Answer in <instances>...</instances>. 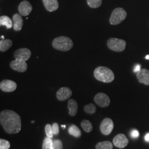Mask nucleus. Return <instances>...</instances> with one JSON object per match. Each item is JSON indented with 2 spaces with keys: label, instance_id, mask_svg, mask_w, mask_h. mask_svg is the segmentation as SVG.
I'll return each mask as SVG.
<instances>
[{
  "label": "nucleus",
  "instance_id": "nucleus-3",
  "mask_svg": "<svg viewBox=\"0 0 149 149\" xmlns=\"http://www.w3.org/2000/svg\"><path fill=\"white\" fill-rule=\"evenodd\" d=\"M74 45V43L71 38L61 36L55 38L52 42V46L55 49L61 52H68L71 50Z\"/></svg>",
  "mask_w": 149,
  "mask_h": 149
},
{
  "label": "nucleus",
  "instance_id": "nucleus-27",
  "mask_svg": "<svg viewBox=\"0 0 149 149\" xmlns=\"http://www.w3.org/2000/svg\"><path fill=\"white\" fill-rule=\"evenodd\" d=\"M11 146L10 143L5 139H0V149H10Z\"/></svg>",
  "mask_w": 149,
  "mask_h": 149
},
{
  "label": "nucleus",
  "instance_id": "nucleus-17",
  "mask_svg": "<svg viewBox=\"0 0 149 149\" xmlns=\"http://www.w3.org/2000/svg\"><path fill=\"white\" fill-rule=\"evenodd\" d=\"M68 108L69 109V114L71 116H75L78 111V104L74 100L71 99L68 101Z\"/></svg>",
  "mask_w": 149,
  "mask_h": 149
},
{
  "label": "nucleus",
  "instance_id": "nucleus-8",
  "mask_svg": "<svg viewBox=\"0 0 149 149\" xmlns=\"http://www.w3.org/2000/svg\"><path fill=\"white\" fill-rule=\"evenodd\" d=\"M94 101L98 106L106 108L110 104V99L108 96L104 93H98L94 97Z\"/></svg>",
  "mask_w": 149,
  "mask_h": 149
},
{
  "label": "nucleus",
  "instance_id": "nucleus-25",
  "mask_svg": "<svg viewBox=\"0 0 149 149\" xmlns=\"http://www.w3.org/2000/svg\"><path fill=\"white\" fill-rule=\"evenodd\" d=\"M84 111L87 114H93L96 112V106L93 103L88 104L84 107Z\"/></svg>",
  "mask_w": 149,
  "mask_h": 149
},
{
  "label": "nucleus",
  "instance_id": "nucleus-20",
  "mask_svg": "<svg viewBox=\"0 0 149 149\" xmlns=\"http://www.w3.org/2000/svg\"><path fill=\"white\" fill-rule=\"evenodd\" d=\"M68 132L70 135L75 138H79L81 136V132L80 129L75 125H72L68 129Z\"/></svg>",
  "mask_w": 149,
  "mask_h": 149
},
{
  "label": "nucleus",
  "instance_id": "nucleus-1",
  "mask_svg": "<svg viewBox=\"0 0 149 149\" xmlns=\"http://www.w3.org/2000/svg\"><path fill=\"white\" fill-rule=\"evenodd\" d=\"M0 123L4 130L9 134L18 133L21 130V119L16 112L6 109L0 113Z\"/></svg>",
  "mask_w": 149,
  "mask_h": 149
},
{
  "label": "nucleus",
  "instance_id": "nucleus-9",
  "mask_svg": "<svg viewBox=\"0 0 149 149\" xmlns=\"http://www.w3.org/2000/svg\"><path fill=\"white\" fill-rule=\"evenodd\" d=\"M113 145L119 149L126 147L129 143V140L123 134H119L116 135L113 140Z\"/></svg>",
  "mask_w": 149,
  "mask_h": 149
},
{
  "label": "nucleus",
  "instance_id": "nucleus-11",
  "mask_svg": "<svg viewBox=\"0 0 149 149\" xmlns=\"http://www.w3.org/2000/svg\"><path fill=\"white\" fill-rule=\"evenodd\" d=\"M17 84L10 80H3L0 83V89L5 92H12L16 90Z\"/></svg>",
  "mask_w": 149,
  "mask_h": 149
},
{
  "label": "nucleus",
  "instance_id": "nucleus-18",
  "mask_svg": "<svg viewBox=\"0 0 149 149\" xmlns=\"http://www.w3.org/2000/svg\"><path fill=\"white\" fill-rule=\"evenodd\" d=\"M1 26H5L7 29H11L13 27V23L11 18L7 16H1L0 17Z\"/></svg>",
  "mask_w": 149,
  "mask_h": 149
},
{
  "label": "nucleus",
  "instance_id": "nucleus-6",
  "mask_svg": "<svg viewBox=\"0 0 149 149\" xmlns=\"http://www.w3.org/2000/svg\"><path fill=\"white\" fill-rule=\"evenodd\" d=\"M114 128V123L111 118L103 119L100 125V130L104 135H108L112 133Z\"/></svg>",
  "mask_w": 149,
  "mask_h": 149
},
{
  "label": "nucleus",
  "instance_id": "nucleus-22",
  "mask_svg": "<svg viewBox=\"0 0 149 149\" xmlns=\"http://www.w3.org/2000/svg\"><path fill=\"white\" fill-rule=\"evenodd\" d=\"M81 127L86 133H90L93 129L92 123L88 120H83L81 123Z\"/></svg>",
  "mask_w": 149,
  "mask_h": 149
},
{
  "label": "nucleus",
  "instance_id": "nucleus-2",
  "mask_svg": "<svg viewBox=\"0 0 149 149\" xmlns=\"http://www.w3.org/2000/svg\"><path fill=\"white\" fill-rule=\"evenodd\" d=\"M93 75L96 80L104 83H111L115 78L112 70L104 66L97 67L94 71Z\"/></svg>",
  "mask_w": 149,
  "mask_h": 149
},
{
  "label": "nucleus",
  "instance_id": "nucleus-34",
  "mask_svg": "<svg viewBox=\"0 0 149 149\" xmlns=\"http://www.w3.org/2000/svg\"><path fill=\"white\" fill-rule=\"evenodd\" d=\"M61 127L63 129H65V128H66V125H61Z\"/></svg>",
  "mask_w": 149,
  "mask_h": 149
},
{
  "label": "nucleus",
  "instance_id": "nucleus-32",
  "mask_svg": "<svg viewBox=\"0 0 149 149\" xmlns=\"http://www.w3.org/2000/svg\"><path fill=\"white\" fill-rule=\"evenodd\" d=\"M145 140L146 142L149 143V133L146 134V135L145 136Z\"/></svg>",
  "mask_w": 149,
  "mask_h": 149
},
{
  "label": "nucleus",
  "instance_id": "nucleus-33",
  "mask_svg": "<svg viewBox=\"0 0 149 149\" xmlns=\"http://www.w3.org/2000/svg\"><path fill=\"white\" fill-rule=\"evenodd\" d=\"M145 59H147V60H149V55H147L145 57Z\"/></svg>",
  "mask_w": 149,
  "mask_h": 149
},
{
  "label": "nucleus",
  "instance_id": "nucleus-21",
  "mask_svg": "<svg viewBox=\"0 0 149 149\" xmlns=\"http://www.w3.org/2000/svg\"><path fill=\"white\" fill-rule=\"evenodd\" d=\"M113 144L109 141L100 142L96 145V149H113Z\"/></svg>",
  "mask_w": 149,
  "mask_h": 149
},
{
  "label": "nucleus",
  "instance_id": "nucleus-23",
  "mask_svg": "<svg viewBox=\"0 0 149 149\" xmlns=\"http://www.w3.org/2000/svg\"><path fill=\"white\" fill-rule=\"evenodd\" d=\"M43 149H54V147L53 140H52V138L49 137H46L43 141Z\"/></svg>",
  "mask_w": 149,
  "mask_h": 149
},
{
  "label": "nucleus",
  "instance_id": "nucleus-12",
  "mask_svg": "<svg viewBox=\"0 0 149 149\" xmlns=\"http://www.w3.org/2000/svg\"><path fill=\"white\" fill-rule=\"evenodd\" d=\"M11 69L19 72H24L27 71L28 65L26 61L15 59L10 63Z\"/></svg>",
  "mask_w": 149,
  "mask_h": 149
},
{
  "label": "nucleus",
  "instance_id": "nucleus-13",
  "mask_svg": "<svg viewBox=\"0 0 149 149\" xmlns=\"http://www.w3.org/2000/svg\"><path fill=\"white\" fill-rule=\"evenodd\" d=\"M18 12L23 16H28L32 11L33 7L31 3L27 0L22 1L18 6Z\"/></svg>",
  "mask_w": 149,
  "mask_h": 149
},
{
  "label": "nucleus",
  "instance_id": "nucleus-31",
  "mask_svg": "<svg viewBox=\"0 0 149 149\" xmlns=\"http://www.w3.org/2000/svg\"><path fill=\"white\" fill-rule=\"evenodd\" d=\"M140 70H141V65H139V64H138L135 66V69H134V71L136 72H138Z\"/></svg>",
  "mask_w": 149,
  "mask_h": 149
},
{
  "label": "nucleus",
  "instance_id": "nucleus-15",
  "mask_svg": "<svg viewBox=\"0 0 149 149\" xmlns=\"http://www.w3.org/2000/svg\"><path fill=\"white\" fill-rule=\"evenodd\" d=\"M43 2L45 9L49 12L56 11L59 8L58 0H43Z\"/></svg>",
  "mask_w": 149,
  "mask_h": 149
},
{
  "label": "nucleus",
  "instance_id": "nucleus-16",
  "mask_svg": "<svg viewBox=\"0 0 149 149\" xmlns=\"http://www.w3.org/2000/svg\"><path fill=\"white\" fill-rule=\"evenodd\" d=\"M13 29L15 31H20L23 26V19L21 15L18 13L15 14L12 17Z\"/></svg>",
  "mask_w": 149,
  "mask_h": 149
},
{
  "label": "nucleus",
  "instance_id": "nucleus-10",
  "mask_svg": "<svg viewBox=\"0 0 149 149\" xmlns=\"http://www.w3.org/2000/svg\"><path fill=\"white\" fill-rule=\"evenodd\" d=\"M72 92L71 90L68 87H63L57 91L56 96L60 101H65L69 100L72 96Z\"/></svg>",
  "mask_w": 149,
  "mask_h": 149
},
{
  "label": "nucleus",
  "instance_id": "nucleus-7",
  "mask_svg": "<svg viewBox=\"0 0 149 149\" xmlns=\"http://www.w3.org/2000/svg\"><path fill=\"white\" fill-rule=\"evenodd\" d=\"M32 55L31 50L27 48H19L16 50L13 54L15 59L20 60L24 61L28 60Z\"/></svg>",
  "mask_w": 149,
  "mask_h": 149
},
{
  "label": "nucleus",
  "instance_id": "nucleus-29",
  "mask_svg": "<svg viewBox=\"0 0 149 149\" xmlns=\"http://www.w3.org/2000/svg\"><path fill=\"white\" fill-rule=\"evenodd\" d=\"M52 129L54 135H58L59 133V124L57 123H54L52 125Z\"/></svg>",
  "mask_w": 149,
  "mask_h": 149
},
{
  "label": "nucleus",
  "instance_id": "nucleus-35",
  "mask_svg": "<svg viewBox=\"0 0 149 149\" xmlns=\"http://www.w3.org/2000/svg\"><path fill=\"white\" fill-rule=\"evenodd\" d=\"M35 122L34 121H32V123H34Z\"/></svg>",
  "mask_w": 149,
  "mask_h": 149
},
{
  "label": "nucleus",
  "instance_id": "nucleus-28",
  "mask_svg": "<svg viewBox=\"0 0 149 149\" xmlns=\"http://www.w3.org/2000/svg\"><path fill=\"white\" fill-rule=\"evenodd\" d=\"M54 149H63V144L60 140H54Z\"/></svg>",
  "mask_w": 149,
  "mask_h": 149
},
{
  "label": "nucleus",
  "instance_id": "nucleus-30",
  "mask_svg": "<svg viewBox=\"0 0 149 149\" xmlns=\"http://www.w3.org/2000/svg\"><path fill=\"white\" fill-rule=\"evenodd\" d=\"M130 135L133 138H138L139 135V133L136 130H133L132 131L131 133H130Z\"/></svg>",
  "mask_w": 149,
  "mask_h": 149
},
{
  "label": "nucleus",
  "instance_id": "nucleus-19",
  "mask_svg": "<svg viewBox=\"0 0 149 149\" xmlns=\"http://www.w3.org/2000/svg\"><path fill=\"white\" fill-rule=\"evenodd\" d=\"M12 41L10 39H3L0 41V51L5 52L12 46Z\"/></svg>",
  "mask_w": 149,
  "mask_h": 149
},
{
  "label": "nucleus",
  "instance_id": "nucleus-4",
  "mask_svg": "<svg viewBox=\"0 0 149 149\" xmlns=\"http://www.w3.org/2000/svg\"><path fill=\"white\" fill-rule=\"evenodd\" d=\"M107 44L108 48L112 51L122 52L125 49L127 43L124 40L116 38H111L108 40Z\"/></svg>",
  "mask_w": 149,
  "mask_h": 149
},
{
  "label": "nucleus",
  "instance_id": "nucleus-24",
  "mask_svg": "<svg viewBox=\"0 0 149 149\" xmlns=\"http://www.w3.org/2000/svg\"><path fill=\"white\" fill-rule=\"evenodd\" d=\"M87 3L91 8H97L101 6L102 0H87Z\"/></svg>",
  "mask_w": 149,
  "mask_h": 149
},
{
  "label": "nucleus",
  "instance_id": "nucleus-26",
  "mask_svg": "<svg viewBox=\"0 0 149 149\" xmlns=\"http://www.w3.org/2000/svg\"><path fill=\"white\" fill-rule=\"evenodd\" d=\"M45 131L47 137L50 138H52L53 137L54 134L52 129V125H51L50 124H47L45 125Z\"/></svg>",
  "mask_w": 149,
  "mask_h": 149
},
{
  "label": "nucleus",
  "instance_id": "nucleus-14",
  "mask_svg": "<svg viewBox=\"0 0 149 149\" xmlns=\"http://www.w3.org/2000/svg\"><path fill=\"white\" fill-rule=\"evenodd\" d=\"M136 78L140 84L149 86V70L141 69L136 74Z\"/></svg>",
  "mask_w": 149,
  "mask_h": 149
},
{
  "label": "nucleus",
  "instance_id": "nucleus-5",
  "mask_svg": "<svg viewBox=\"0 0 149 149\" xmlns=\"http://www.w3.org/2000/svg\"><path fill=\"white\" fill-rule=\"evenodd\" d=\"M127 16V12L123 8L118 7L112 12L109 18V23L112 25H117L122 23Z\"/></svg>",
  "mask_w": 149,
  "mask_h": 149
}]
</instances>
